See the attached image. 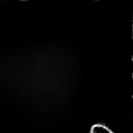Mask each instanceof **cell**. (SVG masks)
Returning <instances> with one entry per match:
<instances>
[{
    "label": "cell",
    "mask_w": 133,
    "mask_h": 133,
    "mask_svg": "<svg viewBox=\"0 0 133 133\" xmlns=\"http://www.w3.org/2000/svg\"><path fill=\"white\" fill-rule=\"evenodd\" d=\"M90 133H115L110 128L103 124L94 125L90 129Z\"/></svg>",
    "instance_id": "obj_1"
}]
</instances>
